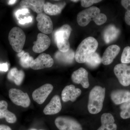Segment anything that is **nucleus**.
Returning <instances> with one entry per match:
<instances>
[{
  "label": "nucleus",
  "instance_id": "nucleus-34",
  "mask_svg": "<svg viewBox=\"0 0 130 130\" xmlns=\"http://www.w3.org/2000/svg\"><path fill=\"white\" fill-rule=\"evenodd\" d=\"M0 130H12L10 127L4 124L0 125Z\"/></svg>",
  "mask_w": 130,
  "mask_h": 130
},
{
  "label": "nucleus",
  "instance_id": "nucleus-11",
  "mask_svg": "<svg viewBox=\"0 0 130 130\" xmlns=\"http://www.w3.org/2000/svg\"><path fill=\"white\" fill-rule=\"evenodd\" d=\"M53 89L52 85L46 84L35 90L32 93L33 100L40 105L43 103Z\"/></svg>",
  "mask_w": 130,
  "mask_h": 130
},
{
  "label": "nucleus",
  "instance_id": "nucleus-4",
  "mask_svg": "<svg viewBox=\"0 0 130 130\" xmlns=\"http://www.w3.org/2000/svg\"><path fill=\"white\" fill-rule=\"evenodd\" d=\"M72 29L70 25L65 24L56 30L54 39L59 51L66 52L70 49L69 39Z\"/></svg>",
  "mask_w": 130,
  "mask_h": 130
},
{
  "label": "nucleus",
  "instance_id": "nucleus-35",
  "mask_svg": "<svg viewBox=\"0 0 130 130\" xmlns=\"http://www.w3.org/2000/svg\"><path fill=\"white\" fill-rule=\"evenodd\" d=\"M17 1H15V0H11V1H9L8 3L9 5H12L14 4Z\"/></svg>",
  "mask_w": 130,
  "mask_h": 130
},
{
  "label": "nucleus",
  "instance_id": "nucleus-13",
  "mask_svg": "<svg viewBox=\"0 0 130 130\" xmlns=\"http://www.w3.org/2000/svg\"><path fill=\"white\" fill-rule=\"evenodd\" d=\"M71 78L74 83L81 84L84 88H88L89 86L88 73L83 68H80L73 73Z\"/></svg>",
  "mask_w": 130,
  "mask_h": 130
},
{
  "label": "nucleus",
  "instance_id": "nucleus-16",
  "mask_svg": "<svg viewBox=\"0 0 130 130\" xmlns=\"http://www.w3.org/2000/svg\"><path fill=\"white\" fill-rule=\"evenodd\" d=\"M61 108L60 98L56 95L54 96L50 102L46 106L43 112L46 115L56 114L60 111Z\"/></svg>",
  "mask_w": 130,
  "mask_h": 130
},
{
  "label": "nucleus",
  "instance_id": "nucleus-20",
  "mask_svg": "<svg viewBox=\"0 0 130 130\" xmlns=\"http://www.w3.org/2000/svg\"><path fill=\"white\" fill-rule=\"evenodd\" d=\"M8 103L6 101H0V119L5 118L9 123H15L17 121L16 115L8 110Z\"/></svg>",
  "mask_w": 130,
  "mask_h": 130
},
{
  "label": "nucleus",
  "instance_id": "nucleus-14",
  "mask_svg": "<svg viewBox=\"0 0 130 130\" xmlns=\"http://www.w3.org/2000/svg\"><path fill=\"white\" fill-rule=\"evenodd\" d=\"M81 91L79 88H76L73 85L66 86L61 93V98L63 101L67 102L71 101L74 102L78 96L81 95Z\"/></svg>",
  "mask_w": 130,
  "mask_h": 130
},
{
  "label": "nucleus",
  "instance_id": "nucleus-15",
  "mask_svg": "<svg viewBox=\"0 0 130 130\" xmlns=\"http://www.w3.org/2000/svg\"><path fill=\"white\" fill-rule=\"evenodd\" d=\"M120 50V47L115 44L111 45L108 47L102 58V62L103 64L105 65H108L111 64L118 54Z\"/></svg>",
  "mask_w": 130,
  "mask_h": 130
},
{
  "label": "nucleus",
  "instance_id": "nucleus-10",
  "mask_svg": "<svg viewBox=\"0 0 130 130\" xmlns=\"http://www.w3.org/2000/svg\"><path fill=\"white\" fill-rule=\"evenodd\" d=\"M36 20L38 21L37 27L43 34H50L53 29V25L49 16L44 13L37 14Z\"/></svg>",
  "mask_w": 130,
  "mask_h": 130
},
{
  "label": "nucleus",
  "instance_id": "nucleus-19",
  "mask_svg": "<svg viewBox=\"0 0 130 130\" xmlns=\"http://www.w3.org/2000/svg\"><path fill=\"white\" fill-rule=\"evenodd\" d=\"M101 126L97 130H116L113 116L110 113H103L101 117Z\"/></svg>",
  "mask_w": 130,
  "mask_h": 130
},
{
  "label": "nucleus",
  "instance_id": "nucleus-32",
  "mask_svg": "<svg viewBox=\"0 0 130 130\" xmlns=\"http://www.w3.org/2000/svg\"><path fill=\"white\" fill-rule=\"evenodd\" d=\"M32 18L31 16H29L28 18L25 17L23 19L19 20V23L21 25H24L26 23H31L32 21Z\"/></svg>",
  "mask_w": 130,
  "mask_h": 130
},
{
  "label": "nucleus",
  "instance_id": "nucleus-1",
  "mask_svg": "<svg viewBox=\"0 0 130 130\" xmlns=\"http://www.w3.org/2000/svg\"><path fill=\"white\" fill-rule=\"evenodd\" d=\"M77 22L81 26L88 25L91 20L96 25H101L105 23L107 20V16L101 13L100 9L96 7H91L81 11L77 16Z\"/></svg>",
  "mask_w": 130,
  "mask_h": 130
},
{
  "label": "nucleus",
  "instance_id": "nucleus-2",
  "mask_svg": "<svg viewBox=\"0 0 130 130\" xmlns=\"http://www.w3.org/2000/svg\"><path fill=\"white\" fill-rule=\"evenodd\" d=\"M98 43L95 38L90 37L81 42L78 47L74 55V59L78 63H85L89 56L95 53Z\"/></svg>",
  "mask_w": 130,
  "mask_h": 130
},
{
  "label": "nucleus",
  "instance_id": "nucleus-25",
  "mask_svg": "<svg viewBox=\"0 0 130 130\" xmlns=\"http://www.w3.org/2000/svg\"><path fill=\"white\" fill-rule=\"evenodd\" d=\"M101 62L102 59L100 55L95 52L89 56L85 63L89 67L94 68L98 66Z\"/></svg>",
  "mask_w": 130,
  "mask_h": 130
},
{
  "label": "nucleus",
  "instance_id": "nucleus-38",
  "mask_svg": "<svg viewBox=\"0 0 130 130\" xmlns=\"http://www.w3.org/2000/svg\"><path fill=\"white\" fill-rule=\"evenodd\" d=\"M72 1L73 2H77L78 1Z\"/></svg>",
  "mask_w": 130,
  "mask_h": 130
},
{
  "label": "nucleus",
  "instance_id": "nucleus-31",
  "mask_svg": "<svg viewBox=\"0 0 130 130\" xmlns=\"http://www.w3.org/2000/svg\"><path fill=\"white\" fill-rule=\"evenodd\" d=\"M28 13H29V9L27 8H23V9H19V10L16 11L15 13V15L16 18L18 19V18L20 15H21V14L25 15V14Z\"/></svg>",
  "mask_w": 130,
  "mask_h": 130
},
{
  "label": "nucleus",
  "instance_id": "nucleus-6",
  "mask_svg": "<svg viewBox=\"0 0 130 130\" xmlns=\"http://www.w3.org/2000/svg\"><path fill=\"white\" fill-rule=\"evenodd\" d=\"M55 123L59 130H83L81 125L77 120L68 116L58 117Z\"/></svg>",
  "mask_w": 130,
  "mask_h": 130
},
{
  "label": "nucleus",
  "instance_id": "nucleus-37",
  "mask_svg": "<svg viewBox=\"0 0 130 130\" xmlns=\"http://www.w3.org/2000/svg\"><path fill=\"white\" fill-rule=\"evenodd\" d=\"M30 130H37L36 129H30ZM44 130L40 129V130Z\"/></svg>",
  "mask_w": 130,
  "mask_h": 130
},
{
  "label": "nucleus",
  "instance_id": "nucleus-24",
  "mask_svg": "<svg viewBox=\"0 0 130 130\" xmlns=\"http://www.w3.org/2000/svg\"><path fill=\"white\" fill-rule=\"evenodd\" d=\"M25 77V73L22 70H18L16 68H12L8 72L7 78L10 81L14 82L15 84L20 85L22 83Z\"/></svg>",
  "mask_w": 130,
  "mask_h": 130
},
{
  "label": "nucleus",
  "instance_id": "nucleus-28",
  "mask_svg": "<svg viewBox=\"0 0 130 130\" xmlns=\"http://www.w3.org/2000/svg\"><path fill=\"white\" fill-rule=\"evenodd\" d=\"M122 6L126 9L125 14V20L126 24L130 25V0H123L121 1Z\"/></svg>",
  "mask_w": 130,
  "mask_h": 130
},
{
  "label": "nucleus",
  "instance_id": "nucleus-17",
  "mask_svg": "<svg viewBox=\"0 0 130 130\" xmlns=\"http://www.w3.org/2000/svg\"><path fill=\"white\" fill-rule=\"evenodd\" d=\"M45 1L43 0H23L20 2V5L23 8H29L38 14L42 13Z\"/></svg>",
  "mask_w": 130,
  "mask_h": 130
},
{
  "label": "nucleus",
  "instance_id": "nucleus-27",
  "mask_svg": "<svg viewBox=\"0 0 130 130\" xmlns=\"http://www.w3.org/2000/svg\"><path fill=\"white\" fill-rule=\"evenodd\" d=\"M33 60V58L30 56L29 53H26L20 57V63L23 67L28 68L30 67V63Z\"/></svg>",
  "mask_w": 130,
  "mask_h": 130
},
{
  "label": "nucleus",
  "instance_id": "nucleus-9",
  "mask_svg": "<svg viewBox=\"0 0 130 130\" xmlns=\"http://www.w3.org/2000/svg\"><path fill=\"white\" fill-rule=\"evenodd\" d=\"M54 61L49 55L45 53L40 54L30 63V68L32 70H39L51 67Z\"/></svg>",
  "mask_w": 130,
  "mask_h": 130
},
{
  "label": "nucleus",
  "instance_id": "nucleus-23",
  "mask_svg": "<svg viewBox=\"0 0 130 130\" xmlns=\"http://www.w3.org/2000/svg\"><path fill=\"white\" fill-rule=\"evenodd\" d=\"M66 5V3L61 4H53L47 2L45 3L43 7V11L45 14L53 16L60 14L63 8Z\"/></svg>",
  "mask_w": 130,
  "mask_h": 130
},
{
  "label": "nucleus",
  "instance_id": "nucleus-7",
  "mask_svg": "<svg viewBox=\"0 0 130 130\" xmlns=\"http://www.w3.org/2000/svg\"><path fill=\"white\" fill-rule=\"evenodd\" d=\"M10 100L14 104L24 108L28 107L30 104V100L27 93L20 90L11 89L9 91Z\"/></svg>",
  "mask_w": 130,
  "mask_h": 130
},
{
  "label": "nucleus",
  "instance_id": "nucleus-5",
  "mask_svg": "<svg viewBox=\"0 0 130 130\" xmlns=\"http://www.w3.org/2000/svg\"><path fill=\"white\" fill-rule=\"evenodd\" d=\"M8 40L13 49L17 53H20L23 50L25 43V34L21 28L13 27L9 31Z\"/></svg>",
  "mask_w": 130,
  "mask_h": 130
},
{
  "label": "nucleus",
  "instance_id": "nucleus-3",
  "mask_svg": "<svg viewBox=\"0 0 130 130\" xmlns=\"http://www.w3.org/2000/svg\"><path fill=\"white\" fill-rule=\"evenodd\" d=\"M106 89L99 86L91 89L89 94L88 109L92 114H96L101 111L105 100Z\"/></svg>",
  "mask_w": 130,
  "mask_h": 130
},
{
  "label": "nucleus",
  "instance_id": "nucleus-22",
  "mask_svg": "<svg viewBox=\"0 0 130 130\" xmlns=\"http://www.w3.org/2000/svg\"><path fill=\"white\" fill-rule=\"evenodd\" d=\"M75 53L71 49L66 52L57 51L55 55V59L59 62L65 64L72 63L74 58Z\"/></svg>",
  "mask_w": 130,
  "mask_h": 130
},
{
  "label": "nucleus",
  "instance_id": "nucleus-8",
  "mask_svg": "<svg viewBox=\"0 0 130 130\" xmlns=\"http://www.w3.org/2000/svg\"><path fill=\"white\" fill-rule=\"evenodd\" d=\"M114 72L121 84L125 86L130 85V66L119 64L114 68Z\"/></svg>",
  "mask_w": 130,
  "mask_h": 130
},
{
  "label": "nucleus",
  "instance_id": "nucleus-26",
  "mask_svg": "<svg viewBox=\"0 0 130 130\" xmlns=\"http://www.w3.org/2000/svg\"><path fill=\"white\" fill-rule=\"evenodd\" d=\"M120 108L121 118L124 119L130 118V100L121 104Z\"/></svg>",
  "mask_w": 130,
  "mask_h": 130
},
{
  "label": "nucleus",
  "instance_id": "nucleus-21",
  "mask_svg": "<svg viewBox=\"0 0 130 130\" xmlns=\"http://www.w3.org/2000/svg\"><path fill=\"white\" fill-rule=\"evenodd\" d=\"M120 33V31L113 25L108 26L103 33L104 41L106 43H110L116 40Z\"/></svg>",
  "mask_w": 130,
  "mask_h": 130
},
{
  "label": "nucleus",
  "instance_id": "nucleus-33",
  "mask_svg": "<svg viewBox=\"0 0 130 130\" xmlns=\"http://www.w3.org/2000/svg\"><path fill=\"white\" fill-rule=\"evenodd\" d=\"M8 70V64L7 63L0 64V71L7 72Z\"/></svg>",
  "mask_w": 130,
  "mask_h": 130
},
{
  "label": "nucleus",
  "instance_id": "nucleus-12",
  "mask_svg": "<svg viewBox=\"0 0 130 130\" xmlns=\"http://www.w3.org/2000/svg\"><path fill=\"white\" fill-rule=\"evenodd\" d=\"M32 50L35 53H41L48 48L51 44V40L47 35L42 33L37 35V40L34 42Z\"/></svg>",
  "mask_w": 130,
  "mask_h": 130
},
{
  "label": "nucleus",
  "instance_id": "nucleus-30",
  "mask_svg": "<svg viewBox=\"0 0 130 130\" xmlns=\"http://www.w3.org/2000/svg\"><path fill=\"white\" fill-rule=\"evenodd\" d=\"M101 1L98 0H82L81 1V5L84 7H88L93 5L94 3L100 2Z\"/></svg>",
  "mask_w": 130,
  "mask_h": 130
},
{
  "label": "nucleus",
  "instance_id": "nucleus-18",
  "mask_svg": "<svg viewBox=\"0 0 130 130\" xmlns=\"http://www.w3.org/2000/svg\"><path fill=\"white\" fill-rule=\"evenodd\" d=\"M111 97L115 104H122L130 100V91L125 90H116L112 91Z\"/></svg>",
  "mask_w": 130,
  "mask_h": 130
},
{
  "label": "nucleus",
  "instance_id": "nucleus-29",
  "mask_svg": "<svg viewBox=\"0 0 130 130\" xmlns=\"http://www.w3.org/2000/svg\"><path fill=\"white\" fill-rule=\"evenodd\" d=\"M121 61L123 64L130 63V47H125L123 50L121 55Z\"/></svg>",
  "mask_w": 130,
  "mask_h": 130
},
{
  "label": "nucleus",
  "instance_id": "nucleus-36",
  "mask_svg": "<svg viewBox=\"0 0 130 130\" xmlns=\"http://www.w3.org/2000/svg\"><path fill=\"white\" fill-rule=\"evenodd\" d=\"M24 51L22 50L21 52H20V53H19L18 54V57H20H20H21V56L23 55L24 54Z\"/></svg>",
  "mask_w": 130,
  "mask_h": 130
}]
</instances>
